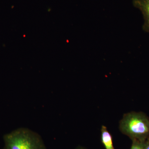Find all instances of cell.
Masks as SVG:
<instances>
[{"label": "cell", "instance_id": "4", "mask_svg": "<svg viewBox=\"0 0 149 149\" xmlns=\"http://www.w3.org/2000/svg\"><path fill=\"white\" fill-rule=\"evenodd\" d=\"M101 141L105 149H114L112 137L107 127L104 125L101 128Z\"/></svg>", "mask_w": 149, "mask_h": 149}, {"label": "cell", "instance_id": "6", "mask_svg": "<svg viewBox=\"0 0 149 149\" xmlns=\"http://www.w3.org/2000/svg\"><path fill=\"white\" fill-rule=\"evenodd\" d=\"M144 149H149V138L145 141Z\"/></svg>", "mask_w": 149, "mask_h": 149}, {"label": "cell", "instance_id": "5", "mask_svg": "<svg viewBox=\"0 0 149 149\" xmlns=\"http://www.w3.org/2000/svg\"><path fill=\"white\" fill-rule=\"evenodd\" d=\"M145 141L132 140V144L130 149H144Z\"/></svg>", "mask_w": 149, "mask_h": 149}, {"label": "cell", "instance_id": "1", "mask_svg": "<svg viewBox=\"0 0 149 149\" xmlns=\"http://www.w3.org/2000/svg\"><path fill=\"white\" fill-rule=\"evenodd\" d=\"M119 129L132 141H146L149 138V118L141 112L125 113L119 123Z\"/></svg>", "mask_w": 149, "mask_h": 149}, {"label": "cell", "instance_id": "7", "mask_svg": "<svg viewBox=\"0 0 149 149\" xmlns=\"http://www.w3.org/2000/svg\"><path fill=\"white\" fill-rule=\"evenodd\" d=\"M77 149H83L82 148H77Z\"/></svg>", "mask_w": 149, "mask_h": 149}, {"label": "cell", "instance_id": "3", "mask_svg": "<svg viewBox=\"0 0 149 149\" xmlns=\"http://www.w3.org/2000/svg\"><path fill=\"white\" fill-rule=\"evenodd\" d=\"M133 3L134 6L139 10L143 15V30L149 34V0H133Z\"/></svg>", "mask_w": 149, "mask_h": 149}, {"label": "cell", "instance_id": "2", "mask_svg": "<svg viewBox=\"0 0 149 149\" xmlns=\"http://www.w3.org/2000/svg\"><path fill=\"white\" fill-rule=\"evenodd\" d=\"M5 149H47L41 136L26 128H20L4 137Z\"/></svg>", "mask_w": 149, "mask_h": 149}]
</instances>
